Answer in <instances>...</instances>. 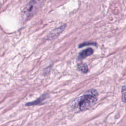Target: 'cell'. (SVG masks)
Here are the masks:
<instances>
[{
  "instance_id": "cell-1",
  "label": "cell",
  "mask_w": 126,
  "mask_h": 126,
  "mask_svg": "<svg viewBox=\"0 0 126 126\" xmlns=\"http://www.w3.org/2000/svg\"><path fill=\"white\" fill-rule=\"evenodd\" d=\"M98 95L96 90H89L82 95L75 98L71 102L70 107L73 110L77 112L87 110L96 103Z\"/></svg>"
},
{
  "instance_id": "cell-3",
  "label": "cell",
  "mask_w": 126,
  "mask_h": 126,
  "mask_svg": "<svg viewBox=\"0 0 126 126\" xmlns=\"http://www.w3.org/2000/svg\"><path fill=\"white\" fill-rule=\"evenodd\" d=\"M66 26V24L63 25L60 27L54 29L47 35V39L49 40L53 39L58 37L65 29Z\"/></svg>"
},
{
  "instance_id": "cell-2",
  "label": "cell",
  "mask_w": 126,
  "mask_h": 126,
  "mask_svg": "<svg viewBox=\"0 0 126 126\" xmlns=\"http://www.w3.org/2000/svg\"><path fill=\"white\" fill-rule=\"evenodd\" d=\"M40 4V0H31L28 2L23 10V14L26 20L32 17L37 11Z\"/></svg>"
},
{
  "instance_id": "cell-4",
  "label": "cell",
  "mask_w": 126,
  "mask_h": 126,
  "mask_svg": "<svg viewBox=\"0 0 126 126\" xmlns=\"http://www.w3.org/2000/svg\"><path fill=\"white\" fill-rule=\"evenodd\" d=\"M94 53V50L91 48H88L85 50H82L80 53H79L78 57L77 60H81L84 59L91 55H92Z\"/></svg>"
},
{
  "instance_id": "cell-5",
  "label": "cell",
  "mask_w": 126,
  "mask_h": 126,
  "mask_svg": "<svg viewBox=\"0 0 126 126\" xmlns=\"http://www.w3.org/2000/svg\"><path fill=\"white\" fill-rule=\"evenodd\" d=\"M48 96V94L46 93H45L44 94H42L40 97H39L37 99L27 103L25 105L27 106H33V105H36L38 104H40L42 102H43L45 99H46Z\"/></svg>"
},
{
  "instance_id": "cell-6",
  "label": "cell",
  "mask_w": 126,
  "mask_h": 126,
  "mask_svg": "<svg viewBox=\"0 0 126 126\" xmlns=\"http://www.w3.org/2000/svg\"><path fill=\"white\" fill-rule=\"evenodd\" d=\"M78 69L83 73H87L89 71L88 67L85 63H80L77 65Z\"/></svg>"
},
{
  "instance_id": "cell-8",
  "label": "cell",
  "mask_w": 126,
  "mask_h": 126,
  "mask_svg": "<svg viewBox=\"0 0 126 126\" xmlns=\"http://www.w3.org/2000/svg\"><path fill=\"white\" fill-rule=\"evenodd\" d=\"M122 100L123 102H126V86L122 87Z\"/></svg>"
},
{
  "instance_id": "cell-7",
  "label": "cell",
  "mask_w": 126,
  "mask_h": 126,
  "mask_svg": "<svg viewBox=\"0 0 126 126\" xmlns=\"http://www.w3.org/2000/svg\"><path fill=\"white\" fill-rule=\"evenodd\" d=\"M87 45L97 46V43L96 42H83V43L80 44L78 45V47L79 48H81V47H84V46H87Z\"/></svg>"
}]
</instances>
